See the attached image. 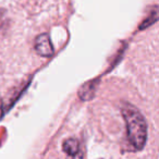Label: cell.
<instances>
[{
	"label": "cell",
	"instance_id": "obj_1",
	"mask_svg": "<svg viewBox=\"0 0 159 159\" xmlns=\"http://www.w3.org/2000/svg\"><path fill=\"white\" fill-rule=\"evenodd\" d=\"M121 112L126 123L128 139L136 150L144 148L147 139V124L143 115L133 105L123 102Z\"/></svg>",
	"mask_w": 159,
	"mask_h": 159
},
{
	"label": "cell",
	"instance_id": "obj_2",
	"mask_svg": "<svg viewBox=\"0 0 159 159\" xmlns=\"http://www.w3.org/2000/svg\"><path fill=\"white\" fill-rule=\"evenodd\" d=\"M35 50L42 57H50L53 55V47L48 34H40L36 37Z\"/></svg>",
	"mask_w": 159,
	"mask_h": 159
},
{
	"label": "cell",
	"instance_id": "obj_3",
	"mask_svg": "<svg viewBox=\"0 0 159 159\" xmlns=\"http://www.w3.org/2000/svg\"><path fill=\"white\" fill-rule=\"evenodd\" d=\"M62 149L66 154L68 159H83L82 150L80 147V143L75 139H68L63 142Z\"/></svg>",
	"mask_w": 159,
	"mask_h": 159
},
{
	"label": "cell",
	"instance_id": "obj_4",
	"mask_svg": "<svg viewBox=\"0 0 159 159\" xmlns=\"http://www.w3.org/2000/svg\"><path fill=\"white\" fill-rule=\"evenodd\" d=\"M157 19H158V16H157V7H154L152 12H150L149 16H148L147 18L144 20V22L139 25V30H144V29H146V27L149 26V25L154 24V23L157 21Z\"/></svg>",
	"mask_w": 159,
	"mask_h": 159
},
{
	"label": "cell",
	"instance_id": "obj_5",
	"mask_svg": "<svg viewBox=\"0 0 159 159\" xmlns=\"http://www.w3.org/2000/svg\"><path fill=\"white\" fill-rule=\"evenodd\" d=\"M2 117V102H1V99H0V118Z\"/></svg>",
	"mask_w": 159,
	"mask_h": 159
}]
</instances>
